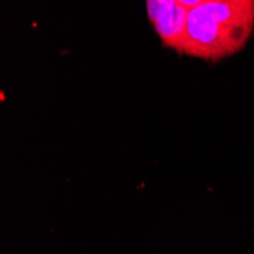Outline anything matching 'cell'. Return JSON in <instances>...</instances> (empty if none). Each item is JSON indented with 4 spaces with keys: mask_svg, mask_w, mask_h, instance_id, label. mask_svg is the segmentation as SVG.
<instances>
[{
    "mask_svg": "<svg viewBox=\"0 0 254 254\" xmlns=\"http://www.w3.org/2000/svg\"><path fill=\"white\" fill-rule=\"evenodd\" d=\"M254 29V0H205L189 9L184 55L219 61L244 49Z\"/></svg>",
    "mask_w": 254,
    "mask_h": 254,
    "instance_id": "6da1fadb",
    "label": "cell"
},
{
    "mask_svg": "<svg viewBox=\"0 0 254 254\" xmlns=\"http://www.w3.org/2000/svg\"><path fill=\"white\" fill-rule=\"evenodd\" d=\"M146 11L152 28L163 44L183 54L189 8L180 0H146Z\"/></svg>",
    "mask_w": 254,
    "mask_h": 254,
    "instance_id": "7a4b0ae2",
    "label": "cell"
},
{
    "mask_svg": "<svg viewBox=\"0 0 254 254\" xmlns=\"http://www.w3.org/2000/svg\"><path fill=\"white\" fill-rule=\"evenodd\" d=\"M180 2L186 6V8H193V6H196V5H199V3H202V2H205V0H180Z\"/></svg>",
    "mask_w": 254,
    "mask_h": 254,
    "instance_id": "3957f363",
    "label": "cell"
}]
</instances>
